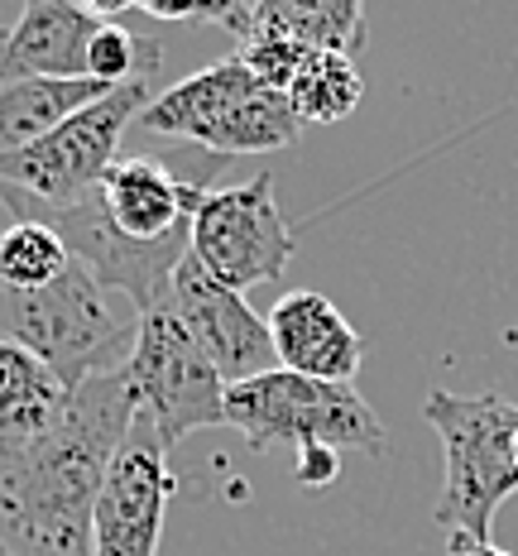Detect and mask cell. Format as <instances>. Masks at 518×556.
<instances>
[{
	"label": "cell",
	"mask_w": 518,
	"mask_h": 556,
	"mask_svg": "<svg viewBox=\"0 0 518 556\" xmlns=\"http://www.w3.org/2000/svg\"><path fill=\"white\" fill-rule=\"evenodd\" d=\"M135 422L121 375L73 389L67 413L25 446H0V547L10 556H91V514Z\"/></svg>",
	"instance_id": "1"
},
{
	"label": "cell",
	"mask_w": 518,
	"mask_h": 556,
	"mask_svg": "<svg viewBox=\"0 0 518 556\" xmlns=\"http://www.w3.org/2000/svg\"><path fill=\"white\" fill-rule=\"evenodd\" d=\"M135 331H140V312L115 307L111 293L77 260L49 288L34 293L0 288V336L39 355L63 379V389L121 375L135 351Z\"/></svg>",
	"instance_id": "2"
},
{
	"label": "cell",
	"mask_w": 518,
	"mask_h": 556,
	"mask_svg": "<svg viewBox=\"0 0 518 556\" xmlns=\"http://www.w3.org/2000/svg\"><path fill=\"white\" fill-rule=\"evenodd\" d=\"M422 417L442 442V494L432 504V523L446 532L490 542L494 514L518 490L514 432L518 403L504 393H452L432 389L422 399Z\"/></svg>",
	"instance_id": "3"
},
{
	"label": "cell",
	"mask_w": 518,
	"mask_h": 556,
	"mask_svg": "<svg viewBox=\"0 0 518 556\" xmlns=\"http://www.w3.org/2000/svg\"><path fill=\"white\" fill-rule=\"evenodd\" d=\"M226 427H236L255 451L269 446H327V451H384V422L355 384L307 379L269 369L260 379L226 389Z\"/></svg>",
	"instance_id": "4"
},
{
	"label": "cell",
	"mask_w": 518,
	"mask_h": 556,
	"mask_svg": "<svg viewBox=\"0 0 518 556\" xmlns=\"http://www.w3.org/2000/svg\"><path fill=\"white\" fill-rule=\"evenodd\" d=\"M154 101V77H135L125 87L101 91L83 111H73L63 125H53L29 149L0 159V182L20 188L39 206H77L106 178V168L121 159V139L130 121H140Z\"/></svg>",
	"instance_id": "5"
},
{
	"label": "cell",
	"mask_w": 518,
	"mask_h": 556,
	"mask_svg": "<svg viewBox=\"0 0 518 556\" xmlns=\"http://www.w3.org/2000/svg\"><path fill=\"white\" fill-rule=\"evenodd\" d=\"M121 384L130 393L135 413L154 422L164 451L188 442L192 432L226 427V379L188 336L173 303L140 317L135 351L121 365Z\"/></svg>",
	"instance_id": "6"
},
{
	"label": "cell",
	"mask_w": 518,
	"mask_h": 556,
	"mask_svg": "<svg viewBox=\"0 0 518 556\" xmlns=\"http://www.w3.org/2000/svg\"><path fill=\"white\" fill-rule=\"evenodd\" d=\"M188 254L202 264L206 278L245 298L250 288L283 278L288 260L298 254V236L283 222L274 173L240 182V188H206L192 212Z\"/></svg>",
	"instance_id": "7"
},
{
	"label": "cell",
	"mask_w": 518,
	"mask_h": 556,
	"mask_svg": "<svg viewBox=\"0 0 518 556\" xmlns=\"http://www.w3.org/2000/svg\"><path fill=\"white\" fill-rule=\"evenodd\" d=\"M173 494H178V475L168 466V451L154 422L135 413L91 514V556H159Z\"/></svg>",
	"instance_id": "8"
},
{
	"label": "cell",
	"mask_w": 518,
	"mask_h": 556,
	"mask_svg": "<svg viewBox=\"0 0 518 556\" xmlns=\"http://www.w3.org/2000/svg\"><path fill=\"white\" fill-rule=\"evenodd\" d=\"M173 312L206 351V361L216 365V375L226 379V389L279 369V355H274L269 341V317H260L245 298L222 288L216 278H206L192 254L173 274Z\"/></svg>",
	"instance_id": "9"
},
{
	"label": "cell",
	"mask_w": 518,
	"mask_h": 556,
	"mask_svg": "<svg viewBox=\"0 0 518 556\" xmlns=\"http://www.w3.org/2000/svg\"><path fill=\"white\" fill-rule=\"evenodd\" d=\"M226 159L198 154L192 173L164 164V159H144V154H121L106 168L97 188V202L106 212V222L121 230L125 240H140V245H154V240H168L178 230H192V212H198L206 178L222 168Z\"/></svg>",
	"instance_id": "10"
},
{
	"label": "cell",
	"mask_w": 518,
	"mask_h": 556,
	"mask_svg": "<svg viewBox=\"0 0 518 556\" xmlns=\"http://www.w3.org/2000/svg\"><path fill=\"white\" fill-rule=\"evenodd\" d=\"M101 29L91 5L29 0L15 25L0 29V87L5 83H87V43Z\"/></svg>",
	"instance_id": "11"
},
{
	"label": "cell",
	"mask_w": 518,
	"mask_h": 556,
	"mask_svg": "<svg viewBox=\"0 0 518 556\" xmlns=\"http://www.w3.org/2000/svg\"><path fill=\"white\" fill-rule=\"evenodd\" d=\"M269 341L279 355V369L307 379H331V384H351L365 365L361 331L345 321V312L321 293H283L269 312Z\"/></svg>",
	"instance_id": "12"
},
{
	"label": "cell",
	"mask_w": 518,
	"mask_h": 556,
	"mask_svg": "<svg viewBox=\"0 0 518 556\" xmlns=\"http://www.w3.org/2000/svg\"><path fill=\"white\" fill-rule=\"evenodd\" d=\"M222 25L245 39H288L313 53L355 58L365 49V10L355 0H260V5H226Z\"/></svg>",
	"instance_id": "13"
},
{
	"label": "cell",
	"mask_w": 518,
	"mask_h": 556,
	"mask_svg": "<svg viewBox=\"0 0 518 556\" xmlns=\"http://www.w3.org/2000/svg\"><path fill=\"white\" fill-rule=\"evenodd\" d=\"M255 87H260V77L250 73L245 63L222 58V63L182 77L178 87L159 91V97L144 106L140 125L149 135H168V139H182L188 149H202V139L216 130V121H222V115Z\"/></svg>",
	"instance_id": "14"
},
{
	"label": "cell",
	"mask_w": 518,
	"mask_h": 556,
	"mask_svg": "<svg viewBox=\"0 0 518 556\" xmlns=\"http://www.w3.org/2000/svg\"><path fill=\"white\" fill-rule=\"evenodd\" d=\"M73 389L39 355L0 336V446H25L67 413Z\"/></svg>",
	"instance_id": "15"
},
{
	"label": "cell",
	"mask_w": 518,
	"mask_h": 556,
	"mask_svg": "<svg viewBox=\"0 0 518 556\" xmlns=\"http://www.w3.org/2000/svg\"><path fill=\"white\" fill-rule=\"evenodd\" d=\"M101 83H5L0 87V159L29 149L34 139H43L53 125H63L73 111H83L87 101H97Z\"/></svg>",
	"instance_id": "16"
},
{
	"label": "cell",
	"mask_w": 518,
	"mask_h": 556,
	"mask_svg": "<svg viewBox=\"0 0 518 556\" xmlns=\"http://www.w3.org/2000/svg\"><path fill=\"white\" fill-rule=\"evenodd\" d=\"M283 97H288V106L298 111L303 125H337L361 106L365 83H361V73H355L351 58L307 53L303 63H298V73H293V83H288Z\"/></svg>",
	"instance_id": "17"
},
{
	"label": "cell",
	"mask_w": 518,
	"mask_h": 556,
	"mask_svg": "<svg viewBox=\"0 0 518 556\" xmlns=\"http://www.w3.org/2000/svg\"><path fill=\"white\" fill-rule=\"evenodd\" d=\"M73 254L39 222H10L0 230V288L5 293H34L49 288L58 274H67Z\"/></svg>",
	"instance_id": "18"
},
{
	"label": "cell",
	"mask_w": 518,
	"mask_h": 556,
	"mask_svg": "<svg viewBox=\"0 0 518 556\" xmlns=\"http://www.w3.org/2000/svg\"><path fill=\"white\" fill-rule=\"evenodd\" d=\"M341 475V460H337V451H327V446H307L303 451V460H298V480L303 484H331Z\"/></svg>",
	"instance_id": "19"
},
{
	"label": "cell",
	"mask_w": 518,
	"mask_h": 556,
	"mask_svg": "<svg viewBox=\"0 0 518 556\" xmlns=\"http://www.w3.org/2000/svg\"><path fill=\"white\" fill-rule=\"evenodd\" d=\"M446 556H514V552L494 547V542H480V538H466V532H452V538H446Z\"/></svg>",
	"instance_id": "20"
},
{
	"label": "cell",
	"mask_w": 518,
	"mask_h": 556,
	"mask_svg": "<svg viewBox=\"0 0 518 556\" xmlns=\"http://www.w3.org/2000/svg\"><path fill=\"white\" fill-rule=\"evenodd\" d=\"M514 466H518V432H514Z\"/></svg>",
	"instance_id": "21"
},
{
	"label": "cell",
	"mask_w": 518,
	"mask_h": 556,
	"mask_svg": "<svg viewBox=\"0 0 518 556\" xmlns=\"http://www.w3.org/2000/svg\"><path fill=\"white\" fill-rule=\"evenodd\" d=\"M0 556H10V552H5V547H0Z\"/></svg>",
	"instance_id": "22"
}]
</instances>
